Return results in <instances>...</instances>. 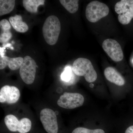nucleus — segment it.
I'll use <instances>...</instances> for the list:
<instances>
[{"instance_id":"7","label":"nucleus","mask_w":133,"mask_h":133,"mask_svg":"<svg viewBox=\"0 0 133 133\" xmlns=\"http://www.w3.org/2000/svg\"><path fill=\"white\" fill-rule=\"evenodd\" d=\"M84 102V97L80 94L65 92L60 96L57 103L63 108L72 109L83 105Z\"/></svg>"},{"instance_id":"4","label":"nucleus","mask_w":133,"mask_h":133,"mask_svg":"<svg viewBox=\"0 0 133 133\" xmlns=\"http://www.w3.org/2000/svg\"><path fill=\"white\" fill-rule=\"evenodd\" d=\"M37 66L35 60L29 56H26L23 58L19 73L24 83L29 85L33 84L35 78Z\"/></svg>"},{"instance_id":"14","label":"nucleus","mask_w":133,"mask_h":133,"mask_svg":"<svg viewBox=\"0 0 133 133\" xmlns=\"http://www.w3.org/2000/svg\"><path fill=\"white\" fill-rule=\"evenodd\" d=\"M9 20L10 24L17 32L24 33L28 30V26L26 23L23 21L21 15H16L11 17Z\"/></svg>"},{"instance_id":"2","label":"nucleus","mask_w":133,"mask_h":133,"mask_svg":"<svg viewBox=\"0 0 133 133\" xmlns=\"http://www.w3.org/2000/svg\"><path fill=\"white\" fill-rule=\"evenodd\" d=\"M72 69L74 74L84 77L88 83L94 82L97 78V72L91 62L87 58H79L76 59L73 63Z\"/></svg>"},{"instance_id":"12","label":"nucleus","mask_w":133,"mask_h":133,"mask_svg":"<svg viewBox=\"0 0 133 133\" xmlns=\"http://www.w3.org/2000/svg\"><path fill=\"white\" fill-rule=\"evenodd\" d=\"M104 75L108 80L116 85L122 86L125 84V79L113 67H108L105 69Z\"/></svg>"},{"instance_id":"18","label":"nucleus","mask_w":133,"mask_h":133,"mask_svg":"<svg viewBox=\"0 0 133 133\" xmlns=\"http://www.w3.org/2000/svg\"><path fill=\"white\" fill-rule=\"evenodd\" d=\"M74 73L72 69L70 66H66L63 73L61 74V79L62 81L66 83H70L73 81Z\"/></svg>"},{"instance_id":"11","label":"nucleus","mask_w":133,"mask_h":133,"mask_svg":"<svg viewBox=\"0 0 133 133\" xmlns=\"http://www.w3.org/2000/svg\"><path fill=\"white\" fill-rule=\"evenodd\" d=\"M0 69L3 70L7 66L12 70H18L21 67L23 61L22 57L10 58L5 56V48H0Z\"/></svg>"},{"instance_id":"6","label":"nucleus","mask_w":133,"mask_h":133,"mask_svg":"<svg viewBox=\"0 0 133 133\" xmlns=\"http://www.w3.org/2000/svg\"><path fill=\"white\" fill-rule=\"evenodd\" d=\"M5 125L8 129L12 132L20 133H27L30 131L31 128V121L28 118L22 119L20 121L13 115H8L4 119Z\"/></svg>"},{"instance_id":"21","label":"nucleus","mask_w":133,"mask_h":133,"mask_svg":"<svg viewBox=\"0 0 133 133\" xmlns=\"http://www.w3.org/2000/svg\"></svg>"},{"instance_id":"8","label":"nucleus","mask_w":133,"mask_h":133,"mask_svg":"<svg viewBox=\"0 0 133 133\" xmlns=\"http://www.w3.org/2000/svg\"><path fill=\"white\" fill-rule=\"evenodd\" d=\"M40 119L44 128L48 133H57L58 125L56 114L49 108H44L40 113Z\"/></svg>"},{"instance_id":"20","label":"nucleus","mask_w":133,"mask_h":133,"mask_svg":"<svg viewBox=\"0 0 133 133\" xmlns=\"http://www.w3.org/2000/svg\"><path fill=\"white\" fill-rule=\"evenodd\" d=\"M125 133H133V125L130 126L127 129Z\"/></svg>"},{"instance_id":"17","label":"nucleus","mask_w":133,"mask_h":133,"mask_svg":"<svg viewBox=\"0 0 133 133\" xmlns=\"http://www.w3.org/2000/svg\"><path fill=\"white\" fill-rule=\"evenodd\" d=\"M62 6L71 14H74L78 9V1L77 0H60L59 1Z\"/></svg>"},{"instance_id":"10","label":"nucleus","mask_w":133,"mask_h":133,"mask_svg":"<svg viewBox=\"0 0 133 133\" xmlns=\"http://www.w3.org/2000/svg\"><path fill=\"white\" fill-rule=\"evenodd\" d=\"M20 97V91L15 87L6 85L0 90L1 103L15 104L18 101Z\"/></svg>"},{"instance_id":"16","label":"nucleus","mask_w":133,"mask_h":133,"mask_svg":"<svg viewBox=\"0 0 133 133\" xmlns=\"http://www.w3.org/2000/svg\"><path fill=\"white\" fill-rule=\"evenodd\" d=\"M15 0L0 1V16L4 15L10 13L14 8Z\"/></svg>"},{"instance_id":"19","label":"nucleus","mask_w":133,"mask_h":133,"mask_svg":"<svg viewBox=\"0 0 133 133\" xmlns=\"http://www.w3.org/2000/svg\"><path fill=\"white\" fill-rule=\"evenodd\" d=\"M72 133H105L101 129H90L83 127L77 128Z\"/></svg>"},{"instance_id":"3","label":"nucleus","mask_w":133,"mask_h":133,"mask_svg":"<svg viewBox=\"0 0 133 133\" xmlns=\"http://www.w3.org/2000/svg\"><path fill=\"white\" fill-rule=\"evenodd\" d=\"M109 11V8L105 3L98 1H93L87 6L86 17L91 22H97L107 16Z\"/></svg>"},{"instance_id":"15","label":"nucleus","mask_w":133,"mask_h":133,"mask_svg":"<svg viewBox=\"0 0 133 133\" xmlns=\"http://www.w3.org/2000/svg\"><path fill=\"white\" fill-rule=\"evenodd\" d=\"M45 2L44 0H23L22 3L27 11L34 14L37 12L38 6L44 5Z\"/></svg>"},{"instance_id":"9","label":"nucleus","mask_w":133,"mask_h":133,"mask_svg":"<svg viewBox=\"0 0 133 133\" xmlns=\"http://www.w3.org/2000/svg\"><path fill=\"white\" fill-rule=\"evenodd\" d=\"M102 47L105 52L113 61L120 62L124 58V54L121 46L115 40L106 39L102 43Z\"/></svg>"},{"instance_id":"5","label":"nucleus","mask_w":133,"mask_h":133,"mask_svg":"<svg viewBox=\"0 0 133 133\" xmlns=\"http://www.w3.org/2000/svg\"><path fill=\"white\" fill-rule=\"evenodd\" d=\"M114 8L120 23L129 24L133 18V0H121L116 3Z\"/></svg>"},{"instance_id":"1","label":"nucleus","mask_w":133,"mask_h":133,"mask_svg":"<svg viewBox=\"0 0 133 133\" xmlns=\"http://www.w3.org/2000/svg\"><path fill=\"white\" fill-rule=\"evenodd\" d=\"M42 31L46 43L50 45H55L61 31V24L57 17L54 15L48 17L43 25Z\"/></svg>"},{"instance_id":"13","label":"nucleus","mask_w":133,"mask_h":133,"mask_svg":"<svg viewBox=\"0 0 133 133\" xmlns=\"http://www.w3.org/2000/svg\"><path fill=\"white\" fill-rule=\"evenodd\" d=\"M1 35L0 42L5 43L12 38V34L10 32L11 25L10 23L6 19H3L0 22Z\"/></svg>"}]
</instances>
